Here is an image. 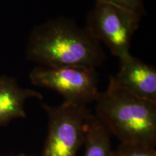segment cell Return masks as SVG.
Returning <instances> with one entry per match:
<instances>
[{"label": "cell", "mask_w": 156, "mask_h": 156, "mask_svg": "<svg viewBox=\"0 0 156 156\" xmlns=\"http://www.w3.org/2000/svg\"><path fill=\"white\" fill-rule=\"evenodd\" d=\"M48 116V133L42 156H77L85 140L87 106L63 102L57 106L42 104Z\"/></svg>", "instance_id": "obj_5"}, {"label": "cell", "mask_w": 156, "mask_h": 156, "mask_svg": "<svg viewBox=\"0 0 156 156\" xmlns=\"http://www.w3.org/2000/svg\"><path fill=\"white\" fill-rule=\"evenodd\" d=\"M26 59L46 67L102 65L106 54L86 27L64 17L49 19L31 31Z\"/></svg>", "instance_id": "obj_1"}, {"label": "cell", "mask_w": 156, "mask_h": 156, "mask_svg": "<svg viewBox=\"0 0 156 156\" xmlns=\"http://www.w3.org/2000/svg\"><path fill=\"white\" fill-rule=\"evenodd\" d=\"M95 103V115L121 144L155 148L156 103L111 84Z\"/></svg>", "instance_id": "obj_2"}, {"label": "cell", "mask_w": 156, "mask_h": 156, "mask_svg": "<svg viewBox=\"0 0 156 156\" xmlns=\"http://www.w3.org/2000/svg\"><path fill=\"white\" fill-rule=\"evenodd\" d=\"M119 70L111 77L109 84L156 103L155 67L133 56L119 62Z\"/></svg>", "instance_id": "obj_6"}, {"label": "cell", "mask_w": 156, "mask_h": 156, "mask_svg": "<svg viewBox=\"0 0 156 156\" xmlns=\"http://www.w3.org/2000/svg\"><path fill=\"white\" fill-rule=\"evenodd\" d=\"M31 98L42 100L44 97L34 90L20 87L14 78L0 76V126L15 119L25 118V102Z\"/></svg>", "instance_id": "obj_7"}, {"label": "cell", "mask_w": 156, "mask_h": 156, "mask_svg": "<svg viewBox=\"0 0 156 156\" xmlns=\"http://www.w3.org/2000/svg\"><path fill=\"white\" fill-rule=\"evenodd\" d=\"M95 2L112 4L138 13L142 16L146 14L143 0H95Z\"/></svg>", "instance_id": "obj_10"}, {"label": "cell", "mask_w": 156, "mask_h": 156, "mask_svg": "<svg viewBox=\"0 0 156 156\" xmlns=\"http://www.w3.org/2000/svg\"><path fill=\"white\" fill-rule=\"evenodd\" d=\"M142 15L106 2H95L89 12L85 26L98 41L103 43L119 62L132 56V36L139 27Z\"/></svg>", "instance_id": "obj_3"}, {"label": "cell", "mask_w": 156, "mask_h": 156, "mask_svg": "<svg viewBox=\"0 0 156 156\" xmlns=\"http://www.w3.org/2000/svg\"><path fill=\"white\" fill-rule=\"evenodd\" d=\"M112 134L95 114H91L85 130L83 156H112Z\"/></svg>", "instance_id": "obj_8"}, {"label": "cell", "mask_w": 156, "mask_h": 156, "mask_svg": "<svg viewBox=\"0 0 156 156\" xmlns=\"http://www.w3.org/2000/svg\"><path fill=\"white\" fill-rule=\"evenodd\" d=\"M33 85L56 91L64 102L87 106L100 94L96 68L85 66L46 67L37 66L30 73Z\"/></svg>", "instance_id": "obj_4"}, {"label": "cell", "mask_w": 156, "mask_h": 156, "mask_svg": "<svg viewBox=\"0 0 156 156\" xmlns=\"http://www.w3.org/2000/svg\"><path fill=\"white\" fill-rule=\"evenodd\" d=\"M16 156H25V155H23V154H21V155H16Z\"/></svg>", "instance_id": "obj_11"}, {"label": "cell", "mask_w": 156, "mask_h": 156, "mask_svg": "<svg viewBox=\"0 0 156 156\" xmlns=\"http://www.w3.org/2000/svg\"><path fill=\"white\" fill-rule=\"evenodd\" d=\"M112 156H156L155 148L141 145L120 144Z\"/></svg>", "instance_id": "obj_9"}]
</instances>
